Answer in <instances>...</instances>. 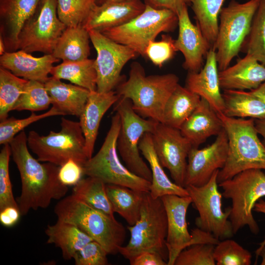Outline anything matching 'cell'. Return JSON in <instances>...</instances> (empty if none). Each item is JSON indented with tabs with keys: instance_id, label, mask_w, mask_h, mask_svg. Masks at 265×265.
<instances>
[{
	"instance_id": "1",
	"label": "cell",
	"mask_w": 265,
	"mask_h": 265,
	"mask_svg": "<svg viewBox=\"0 0 265 265\" xmlns=\"http://www.w3.org/2000/svg\"><path fill=\"white\" fill-rule=\"evenodd\" d=\"M11 156L19 172L21 192L16 200L21 215L48 208L52 200L65 197L68 186L58 178L59 166L40 163L29 151L27 136L23 130L9 142Z\"/></svg>"
},
{
	"instance_id": "2",
	"label": "cell",
	"mask_w": 265,
	"mask_h": 265,
	"mask_svg": "<svg viewBox=\"0 0 265 265\" xmlns=\"http://www.w3.org/2000/svg\"><path fill=\"white\" fill-rule=\"evenodd\" d=\"M179 80L172 73L146 76L141 64L133 62L128 79L121 82L115 91L120 97L130 100L140 116L161 123L165 104Z\"/></svg>"
},
{
	"instance_id": "3",
	"label": "cell",
	"mask_w": 265,
	"mask_h": 265,
	"mask_svg": "<svg viewBox=\"0 0 265 265\" xmlns=\"http://www.w3.org/2000/svg\"><path fill=\"white\" fill-rule=\"evenodd\" d=\"M218 114L228 139L227 159L218 172V184L247 169L265 170V146L258 137L254 119Z\"/></svg>"
},
{
	"instance_id": "4",
	"label": "cell",
	"mask_w": 265,
	"mask_h": 265,
	"mask_svg": "<svg viewBox=\"0 0 265 265\" xmlns=\"http://www.w3.org/2000/svg\"><path fill=\"white\" fill-rule=\"evenodd\" d=\"M54 212L57 219L73 224L100 244L108 254L119 253L126 238L124 226L109 216L81 202L72 194L56 204Z\"/></svg>"
},
{
	"instance_id": "5",
	"label": "cell",
	"mask_w": 265,
	"mask_h": 265,
	"mask_svg": "<svg viewBox=\"0 0 265 265\" xmlns=\"http://www.w3.org/2000/svg\"><path fill=\"white\" fill-rule=\"evenodd\" d=\"M127 228L130 233V240L119 249L125 258L130 261L141 253L150 251L158 253L167 262V219L160 198H154L149 192H145L139 219Z\"/></svg>"
},
{
	"instance_id": "6",
	"label": "cell",
	"mask_w": 265,
	"mask_h": 265,
	"mask_svg": "<svg viewBox=\"0 0 265 265\" xmlns=\"http://www.w3.org/2000/svg\"><path fill=\"white\" fill-rule=\"evenodd\" d=\"M120 127V116L115 112L111 117L109 129L101 147L83 165L84 175L98 178L106 185L122 186L139 191L149 192L151 182L131 172L119 159L117 140Z\"/></svg>"
},
{
	"instance_id": "7",
	"label": "cell",
	"mask_w": 265,
	"mask_h": 265,
	"mask_svg": "<svg viewBox=\"0 0 265 265\" xmlns=\"http://www.w3.org/2000/svg\"><path fill=\"white\" fill-rule=\"evenodd\" d=\"M218 185L222 196L232 201L229 220L234 235L246 226L258 234L259 226L252 212L255 204L265 196V173L259 169H247Z\"/></svg>"
},
{
	"instance_id": "8",
	"label": "cell",
	"mask_w": 265,
	"mask_h": 265,
	"mask_svg": "<svg viewBox=\"0 0 265 265\" xmlns=\"http://www.w3.org/2000/svg\"><path fill=\"white\" fill-rule=\"evenodd\" d=\"M60 130L46 135L29 132L27 145L40 161L61 166L73 159L83 166L88 159L85 140L79 122L62 117Z\"/></svg>"
},
{
	"instance_id": "9",
	"label": "cell",
	"mask_w": 265,
	"mask_h": 265,
	"mask_svg": "<svg viewBox=\"0 0 265 265\" xmlns=\"http://www.w3.org/2000/svg\"><path fill=\"white\" fill-rule=\"evenodd\" d=\"M259 3V0L244 3L231 0L227 6L222 8L213 48L219 71L230 66L233 59L240 52Z\"/></svg>"
},
{
	"instance_id": "10",
	"label": "cell",
	"mask_w": 265,
	"mask_h": 265,
	"mask_svg": "<svg viewBox=\"0 0 265 265\" xmlns=\"http://www.w3.org/2000/svg\"><path fill=\"white\" fill-rule=\"evenodd\" d=\"M177 26L178 15L172 11L146 5L140 14L128 23L101 33L145 57V50L149 43L155 41L161 33L173 31Z\"/></svg>"
},
{
	"instance_id": "11",
	"label": "cell",
	"mask_w": 265,
	"mask_h": 265,
	"mask_svg": "<svg viewBox=\"0 0 265 265\" xmlns=\"http://www.w3.org/2000/svg\"><path fill=\"white\" fill-rule=\"evenodd\" d=\"M113 106L114 111L119 115L121 120L117 140L118 152L131 172L151 182L152 172L140 156L139 145L142 136L146 133H152L159 122L140 116L133 109L129 99L120 97Z\"/></svg>"
},
{
	"instance_id": "12",
	"label": "cell",
	"mask_w": 265,
	"mask_h": 265,
	"mask_svg": "<svg viewBox=\"0 0 265 265\" xmlns=\"http://www.w3.org/2000/svg\"><path fill=\"white\" fill-rule=\"evenodd\" d=\"M219 171H215L205 185L189 186L185 188L199 213L195 219L197 227L218 239L223 240L231 238L234 234L229 220L231 207L225 211L222 209V195L218 189Z\"/></svg>"
},
{
	"instance_id": "13",
	"label": "cell",
	"mask_w": 265,
	"mask_h": 265,
	"mask_svg": "<svg viewBox=\"0 0 265 265\" xmlns=\"http://www.w3.org/2000/svg\"><path fill=\"white\" fill-rule=\"evenodd\" d=\"M66 27L58 18L56 0H41L20 33L18 50L52 54Z\"/></svg>"
},
{
	"instance_id": "14",
	"label": "cell",
	"mask_w": 265,
	"mask_h": 265,
	"mask_svg": "<svg viewBox=\"0 0 265 265\" xmlns=\"http://www.w3.org/2000/svg\"><path fill=\"white\" fill-rule=\"evenodd\" d=\"M97 52L94 66L97 73V91L107 92L123 80L121 71L126 64L138 54L131 48L117 43L102 33L88 30Z\"/></svg>"
},
{
	"instance_id": "15",
	"label": "cell",
	"mask_w": 265,
	"mask_h": 265,
	"mask_svg": "<svg viewBox=\"0 0 265 265\" xmlns=\"http://www.w3.org/2000/svg\"><path fill=\"white\" fill-rule=\"evenodd\" d=\"M155 151L161 165L167 168L173 181L183 186L187 159L192 147L179 129L159 122L152 133Z\"/></svg>"
},
{
	"instance_id": "16",
	"label": "cell",
	"mask_w": 265,
	"mask_h": 265,
	"mask_svg": "<svg viewBox=\"0 0 265 265\" xmlns=\"http://www.w3.org/2000/svg\"><path fill=\"white\" fill-rule=\"evenodd\" d=\"M228 152V139L224 128L210 145L202 149L192 147L187 157L184 187L206 184L215 171L224 167Z\"/></svg>"
},
{
	"instance_id": "17",
	"label": "cell",
	"mask_w": 265,
	"mask_h": 265,
	"mask_svg": "<svg viewBox=\"0 0 265 265\" xmlns=\"http://www.w3.org/2000/svg\"><path fill=\"white\" fill-rule=\"evenodd\" d=\"M167 219L166 246L168 251L167 265H174L179 254L192 245V236L189 232L186 215L192 203L189 196L166 195L161 197Z\"/></svg>"
},
{
	"instance_id": "18",
	"label": "cell",
	"mask_w": 265,
	"mask_h": 265,
	"mask_svg": "<svg viewBox=\"0 0 265 265\" xmlns=\"http://www.w3.org/2000/svg\"><path fill=\"white\" fill-rule=\"evenodd\" d=\"M178 17V35L175 40L176 51L184 55V68L188 72H198L203 68V60L211 47L199 26L191 22L187 6L179 12Z\"/></svg>"
},
{
	"instance_id": "19",
	"label": "cell",
	"mask_w": 265,
	"mask_h": 265,
	"mask_svg": "<svg viewBox=\"0 0 265 265\" xmlns=\"http://www.w3.org/2000/svg\"><path fill=\"white\" fill-rule=\"evenodd\" d=\"M41 0H0V31L6 52L18 50L19 36Z\"/></svg>"
},
{
	"instance_id": "20",
	"label": "cell",
	"mask_w": 265,
	"mask_h": 265,
	"mask_svg": "<svg viewBox=\"0 0 265 265\" xmlns=\"http://www.w3.org/2000/svg\"><path fill=\"white\" fill-rule=\"evenodd\" d=\"M142 0H129L96 4L83 26L88 30L102 32L124 25L140 14L145 9Z\"/></svg>"
},
{
	"instance_id": "21",
	"label": "cell",
	"mask_w": 265,
	"mask_h": 265,
	"mask_svg": "<svg viewBox=\"0 0 265 265\" xmlns=\"http://www.w3.org/2000/svg\"><path fill=\"white\" fill-rule=\"evenodd\" d=\"M185 87L204 98L218 113H223L224 103L219 80V70L215 51L211 49L205 63L198 72H188Z\"/></svg>"
},
{
	"instance_id": "22",
	"label": "cell",
	"mask_w": 265,
	"mask_h": 265,
	"mask_svg": "<svg viewBox=\"0 0 265 265\" xmlns=\"http://www.w3.org/2000/svg\"><path fill=\"white\" fill-rule=\"evenodd\" d=\"M120 96L112 90L100 92L90 91L83 110L79 121L85 140L88 159L93 156L100 123L105 114L118 100Z\"/></svg>"
},
{
	"instance_id": "23",
	"label": "cell",
	"mask_w": 265,
	"mask_h": 265,
	"mask_svg": "<svg viewBox=\"0 0 265 265\" xmlns=\"http://www.w3.org/2000/svg\"><path fill=\"white\" fill-rule=\"evenodd\" d=\"M59 60L52 54L37 57L19 50L6 52L0 55V65L19 77L45 83L49 78L53 64Z\"/></svg>"
},
{
	"instance_id": "24",
	"label": "cell",
	"mask_w": 265,
	"mask_h": 265,
	"mask_svg": "<svg viewBox=\"0 0 265 265\" xmlns=\"http://www.w3.org/2000/svg\"><path fill=\"white\" fill-rule=\"evenodd\" d=\"M219 80L223 90H251L265 81V66L246 54L234 65L219 71Z\"/></svg>"
},
{
	"instance_id": "25",
	"label": "cell",
	"mask_w": 265,
	"mask_h": 265,
	"mask_svg": "<svg viewBox=\"0 0 265 265\" xmlns=\"http://www.w3.org/2000/svg\"><path fill=\"white\" fill-rule=\"evenodd\" d=\"M223 129L218 113L202 98L196 108L179 129L192 147L196 148L210 136L217 135Z\"/></svg>"
},
{
	"instance_id": "26",
	"label": "cell",
	"mask_w": 265,
	"mask_h": 265,
	"mask_svg": "<svg viewBox=\"0 0 265 265\" xmlns=\"http://www.w3.org/2000/svg\"><path fill=\"white\" fill-rule=\"evenodd\" d=\"M53 106L62 115L80 117L87 102L88 90L75 84H68L53 76L44 83Z\"/></svg>"
},
{
	"instance_id": "27",
	"label": "cell",
	"mask_w": 265,
	"mask_h": 265,
	"mask_svg": "<svg viewBox=\"0 0 265 265\" xmlns=\"http://www.w3.org/2000/svg\"><path fill=\"white\" fill-rule=\"evenodd\" d=\"M139 150L148 161L152 172L150 194L154 198L166 195L189 196L186 188L176 184L168 178L155 151L152 133H146L140 139Z\"/></svg>"
},
{
	"instance_id": "28",
	"label": "cell",
	"mask_w": 265,
	"mask_h": 265,
	"mask_svg": "<svg viewBox=\"0 0 265 265\" xmlns=\"http://www.w3.org/2000/svg\"><path fill=\"white\" fill-rule=\"evenodd\" d=\"M45 233L47 243L53 244L61 250L65 260L73 259L75 254L93 239L75 225L57 219L53 225H48Z\"/></svg>"
},
{
	"instance_id": "29",
	"label": "cell",
	"mask_w": 265,
	"mask_h": 265,
	"mask_svg": "<svg viewBox=\"0 0 265 265\" xmlns=\"http://www.w3.org/2000/svg\"><path fill=\"white\" fill-rule=\"evenodd\" d=\"M90 38L83 26H67L59 38L52 55L64 62H73L88 58Z\"/></svg>"
},
{
	"instance_id": "30",
	"label": "cell",
	"mask_w": 265,
	"mask_h": 265,
	"mask_svg": "<svg viewBox=\"0 0 265 265\" xmlns=\"http://www.w3.org/2000/svg\"><path fill=\"white\" fill-rule=\"evenodd\" d=\"M200 100L198 95L178 84L165 104L161 123L179 129Z\"/></svg>"
},
{
	"instance_id": "31",
	"label": "cell",
	"mask_w": 265,
	"mask_h": 265,
	"mask_svg": "<svg viewBox=\"0 0 265 265\" xmlns=\"http://www.w3.org/2000/svg\"><path fill=\"white\" fill-rule=\"evenodd\" d=\"M224 110L227 117L255 119H265V103L249 91L238 90H223Z\"/></svg>"
},
{
	"instance_id": "32",
	"label": "cell",
	"mask_w": 265,
	"mask_h": 265,
	"mask_svg": "<svg viewBox=\"0 0 265 265\" xmlns=\"http://www.w3.org/2000/svg\"><path fill=\"white\" fill-rule=\"evenodd\" d=\"M106 191L114 212L122 217L130 226L139 219L145 192L116 185L106 184Z\"/></svg>"
},
{
	"instance_id": "33",
	"label": "cell",
	"mask_w": 265,
	"mask_h": 265,
	"mask_svg": "<svg viewBox=\"0 0 265 265\" xmlns=\"http://www.w3.org/2000/svg\"><path fill=\"white\" fill-rule=\"evenodd\" d=\"M50 74L59 80H69L90 91L97 90V73L94 59H86L73 62H64L53 66Z\"/></svg>"
},
{
	"instance_id": "34",
	"label": "cell",
	"mask_w": 265,
	"mask_h": 265,
	"mask_svg": "<svg viewBox=\"0 0 265 265\" xmlns=\"http://www.w3.org/2000/svg\"><path fill=\"white\" fill-rule=\"evenodd\" d=\"M72 194L92 208L114 217V211L106 191V184L101 180L87 176L75 186Z\"/></svg>"
},
{
	"instance_id": "35",
	"label": "cell",
	"mask_w": 265,
	"mask_h": 265,
	"mask_svg": "<svg viewBox=\"0 0 265 265\" xmlns=\"http://www.w3.org/2000/svg\"><path fill=\"white\" fill-rule=\"evenodd\" d=\"M225 0H191L197 25L213 49L220 11Z\"/></svg>"
},
{
	"instance_id": "36",
	"label": "cell",
	"mask_w": 265,
	"mask_h": 265,
	"mask_svg": "<svg viewBox=\"0 0 265 265\" xmlns=\"http://www.w3.org/2000/svg\"><path fill=\"white\" fill-rule=\"evenodd\" d=\"M240 52L253 56L265 66V0H259L249 32Z\"/></svg>"
},
{
	"instance_id": "37",
	"label": "cell",
	"mask_w": 265,
	"mask_h": 265,
	"mask_svg": "<svg viewBox=\"0 0 265 265\" xmlns=\"http://www.w3.org/2000/svg\"><path fill=\"white\" fill-rule=\"evenodd\" d=\"M28 80L0 67V120L8 118V113L22 94Z\"/></svg>"
},
{
	"instance_id": "38",
	"label": "cell",
	"mask_w": 265,
	"mask_h": 265,
	"mask_svg": "<svg viewBox=\"0 0 265 265\" xmlns=\"http://www.w3.org/2000/svg\"><path fill=\"white\" fill-rule=\"evenodd\" d=\"M51 104V99L44 83L28 80L12 110L41 111L48 108Z\"/></svg>"
},
{
	"instance_id": "39",
	"label": "cell",
	"mask_w": 265,
	"mask_h": 265,
	"mask_svg": "<svg viewBox=\"0 0 265 265\" xmlns=\"http://www.w3.org/2000/svg\"><path fill=\"white\" fill-rule=\"evenodd\" d=\"M58 18L66 26H83L97 0H56Z\"/></svg>"
},
{
	"instance_id": "40",
	"label": "cell",
	"mask_w": 265,
	"mask_h": 265,
	"mask_svg": "<svg viewBox=\"0 0 265 265\" xmlns=\"http://www.w3.org/2000/svg\"><path fill=\"white\" fill-rule=\"evenodd\" d=\"M214 258L217 265H250V252L236 241L227 238L215 245Z\"/></svg>"
},
{
	"instance_id": "41",
	"label": "cell",
	"mask_w": 265,
	"mask_h": 265,
	"mask_svg": "<svg viewBox=\"0 0 265 265\" xmlns=\"http://www.w3.org/2000/svg\"><path fill=\"white\" fill-rule=\"evenodd\" d=\"M56 115L62 114L52 106L50 110L43 114H36L32 112L30 116L25 118L16 119L12 117L0 121V144L4 145L9 143L17 134L32 123L45 118Z\"/></svg>"
},
{
	"instance_id": "42",
	"label": "cell",
	"mask_w": 265,
	"mask_h": 265,
	"mask_svg": "<svg viewBox=\"0 0 265 265\" xmlns=\"http://www.w3.org/2000/svg\"><path fill=\"white\" fill-rule=\"evenodd\" d=\"M214 247L212 244L190 245L179 254L174 265H215Z\"/></svg>"
},
{
	"instance_id": "43",
	"label": "cell",
	"mask_w": 265,
	"mask_h": 265,
	"mask_svg": "<svg viewBox=\"0 0 265 265\" xmlns=\"http://www.w3.org/2000/svg\"><path fill=\"white\" fill-rule=\"evenodd\" d=\"M11 150L9 143L0 152V210L8 206L19 207L15 199L10 180L9 163Z\"/></svg>"
},
{
	"instance_id": "44",
	"label": "cell",
	"mask_w": 265,
	"mask_h": 265,
	"mask_svg": "<svg viewBox=\"0 0 265 265\" xmlns=\"http://www.w3.org/2000/svg\"><path fill=\"white\" fill-rule=\"evenodd\" d=\"M176 52L175 40L169 35L162 34L161 40L149 43L145 50V57L160 67L171 60Z\"/></svg>"
},
{
	"instance_id": "45",
	"label": "cell",
	"mask_w": 265,
	"mask_h": 265,
	"mask_svg": "<svg viewBox=\"0 0 265 265\" xmlns=\"http://www.w3.org/2000/svg\"><path fill=\"white\" fill-rule=\"evenodd\" d=\"M108 254L100 244L93 240L79 250L73 259L76 265H107Z\"/></svg>"
},
{
	"instance_id": "46",
	"label": "cell",
	"mask_w": 265,
	"mask_h": 265,
	"mask_svg": "<svg viewBox=\"0 0 265 265\" xmlns=\"http://www.w3.org/2000/svg\"><path fill=\"white\" fill-rule=\"evenodd\" d=\"M84 175L83 166L73 159H70L60 166L58 178L64 185L75 186Z\"/></svg>"
},
{
	"instance_id": "47",
	"label": "cell",
	"mask_w": 265,
	"mask_h": 265,
	"mask_svg": "<svg viewBox=\"0 0 265 265\" xmlns=\"http://www.w3.org/2000/svg\"><path fill=\"white\" fill-rule=\"evenodd\" d=\"M146 5L157 9H166L177 15L185 6L191 4V0H143Z\"/></svg>"
},
{
	"instance_id": "48",
	"label": "cell",
	"mask_w": 265,
	"mask_h": 265,
	"mask_svg": "<svg viewBox=\"0 0 265 265\" xmlns=\"http://www.w3.org/2000/svg\"><path fill=\"white\" fill-rule=\"evenodd\" d=\"M131 265H167V262L158 253L146 251L129 261Z\"/></svg>"
},
{
	"instance_id": "49",
	"label": "cell",
	"mask_w": 265,
	"mask_h": 265,
	"mask_svg": "<svg viewBox=\"0 0 265 265\" xmlns=\"http://www.w3.org/2000/svg\"><path fill=\"white\" fill-rule=\"evenodd\" d=\"M21 216L19 207L8 206L0 210V222L3 226L10 228L17 223Z\"/></svg>"
},
{
	"instance_id": "50",
	"label": "cell",
	"mask_w": 265,
	"mask_h": 265,
	"mask_svg": "<svg viewBox=\"0 0 265 265\" xmlns=\"http://www.w3.org/2000/svg\"><path fill=\"white\" fill-rule=\"evenodd\" d=\"M253 211L265 214V201L260 199L255 205ZM265 245V237L264 240L259 244V247L256 251V259L259 256L261 251Z\"/></svg>"
},
{
	"instance_id": "51",
	"label": "cell",
	"mask_w": 265,
	"mask_h": 265,
	"mask_svg": "<svg viewBox=\"0 0 265 265\" xmlns=\"http://www.w3.org/2000/svg\"><path fill=\"white\" fill-rule=\"evenodd\" d=\"M249 92L265 103V81L257 88L250 90Z\"/></svg>"
},
{
	"instance_id": "52",
	"label": "cell",
	"mask_w": 265,
	"mask_h": 265,
	"mask_svg": "<svg viewBox=\"0 0 265 265\" xmlns=\"http://www.w3.org/2000/svg\"><path fill=\"white\" fill-rule=\"evenodd\" d=\"M255 125L258 134L264 138L263 143L265 146V119H255Z\"/></svg>"
},
{
	"instance_id": "53",
	"label": "cell",
	"mask_w": 265,
	"mask_h": 265,
	"mask_svg": "<svg viewBox=\"0 0 265 265\" xmlns=\"http://www.w3.org/2000/svg\"><path fill=\"white\" fill-rule=\"evenodd\" d=\"M6 52L5 45L1 35L0 34V54L3 55Z\"/></svg>"
},
{
	"instance_id": "54",
	"label": "cell",
	"mask_w": 265,
	"mask_h": 265,
	"mask_svg": "<svg viewBox=\"0 0 265 265\" xmlns=\"http://www.w3.org/2000/svg\"><path fill=\"white\" fill-rule=\"evenodd\" d=\"M129 0H97L96 4L100 5L105 3L111 2H119L123 1Z\"/></svg>"
},
{
	"instance_id": "55",
	"label": "cell",
	"mask_w": 265,
	"mask_h": 265,
	"mask_svg": "<svg viewBox=\"0 0 265 265\" xmlns=\"http://www.w3.org/2000/svg\"><path fill=\"white\" fill-rule=\"evenodd\" d=\"M259 256H261L262 258L261 265H265V245L263 247L261 251Z\"/></svg>"
}]
</instances>
